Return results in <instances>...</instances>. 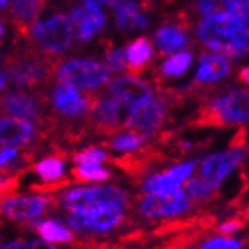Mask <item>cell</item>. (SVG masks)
<instances>
[{
    "instance_id": "6da1fadb",
    "label": "cell",
    "mask_w": 249,
    "mask_h": 249,
    "mask_svg": "<svg viewBox=\"0 0 249 249\" xmlns=\"http://www.w3.org/2000/svg\"><path fill=\"white\" fill-rule=\"evenodd\" d=\"M57 64L59 59L53 55L37 52L34 48H25L18 50V53H11L5 59L4 71L13 86L34 89L45 86L55 75Z\"/></svg>"
},
{
    "instance_id": "7a4b0ae2",
    "label": "cell",
    "mask_w": 249,
    "mask_h": 249,
    "mask_svg": "<svg viewBox=\"0 0 249 249\" xmlns=\"http://www.w3.org/2000/svg\"><path fill=\"white\" fill-rule=\"evenodd\" d=\"M249 121V91H228L199 107L189 121L194 128H223L228 124Z\"/></svg>"
},
{
    "instance_id": "3957f363",
    "label": "cell",
    "mask_w": 249,
    "mask_h": 249,
    "mask_svg": "<svg viewBox=\"0 0 249 249\" xmlns=\"http://www.w3.org/2000/svg\"><path fill=\"white\" fill-rule=\"evenodd\" d=\"M55 205L64 208L68 213L86 212L93 208L114 207L128 210L132 205V197L126 191L116 185H93V187H77L64 191L59 197H55Z\"/></svg>"
},
{
    "instance_id": "277c9868",
    "label": "cell",
    "mask_w": 249,
    "mask_h": 249,
    "mask_svg": "<svg viewBox=\"0 0 249 249\" xmlns=\"http://www.w3.org/2000/svg\"><path fill=\"white\" fill-rule=\"evenodd\" d=\"M244 31H248V27L239 11H226L205 16L197 25V39L210 48V52L228 57L233 39Z\"/></svg>"
},
{
    "instance_id": "5b68a950",
    "label": "cell",
    "mask_w": 249,
    "mask_h": 249,
    "mask_svg": "<svg viewBox=\"0 0 249 249\" xmlns=\"http://www.w3.org/2000/svg\"><path fill=\"white\" fill-rule=\"evenodd\" d=\"M55 80L82 91H96L110 80V70L93 59H68L59 61L55 68Z\"/></svg>"
},
{
    "instance_id": "8992f818",
    "label": "cell",
    "mask_w": 249,
    "mask_h": 249,
    "mask_svg": "<svg viewBox=\"0 0 249 249\" xmlns=\"http://www.w3.org/2000/svg\"><path fill=\"white\" fill-rule=\"evenodd\" d=\"M126 221V210L114 207H102L86 212L68 213L66 223L71 231L84 235H105L123 226Z\"/></svg>"
},
{
    "instance_id": "52a82bcc",
    "label": "cell",
    "mask_w": 249,
    "mask_h": 249,
    "mask_svg": "<svg viewBox=\"0 0 249 249\" xmlns=\"http://www.w3.org/2000/svg\"><path fill=\"white\" fill-rule=\"evenodd\" d=\"M31 37L39 50L48 55H57L71 47L73 31L66 15H53L43 21H36L31 29Z\"/></svg>"
},
{
    "instance_id": "ba28073f",
    "label": "cell",
    "mask_w": 249,
    "mask_h": 249,
    "mask_svg": "<svg viewBox=\"0 0 249 249\" xmlns=\"http://www.w3.org/2000/svg\"><path fill=\"white\" fill-rule=\"evenodd\" d=\"M169 107H171L169 102L160 94L153 96L146 104L130 109L124 118V132H134L142 135L144 139H150L164 124Z\"/></svg>"
},
{
    "instance_id": "9c48e42d",
    "label": "cell",
    "mask_w": 249,
    "mask_h": 249,
    "mask_svg": "<svg viewBox=\"0 0 249 249\" xmlns=\"http://www.w3.org/2000/svg\"><path fill=\"white\" fill-rule=\"evenodd\" d=\"M53 207H57L55 197L47 194L7 196L0 199V215L16 223H34Z\"/></svg>"
},
{
    "instance_id": "30bf717a",
    "label": "cell",
    "mask_w": 249,
    "mask_h": 249,
    "mask_svg": "<svg viewBox=\"0 0 249 249\" xmlns=\"http://www.w3.org/2000/svg\"><path fill=\"white\" fill-rule=\"evenodd\" d=\"M192 199L180 189L169 196H155V194H144L139 199L137 210L144 219H173L183 215L192 208Z\"/></svg>"
},
{
    "instance_id": "8fae6325",
    "label": "cell",
    "mask_w": 249,
    "mask_h": 249,
    "mask_svg": "<svg viewBox=\"0 0 249 249\" xmlns=\"http://www.w3.org/2000/svg\"><path fill=\"white\" fill-rule=\"evenodd\" d=\"M94 98L96 93L93 91L80 93V89L64 84H57L50 93V104L53 110L68 120H82L84 116H88Z\"/></svg>"
},
{
    "instance_id": "7c38bea8",
    "label": "cell",
    "mask_w": 249,
    "mask_h": 249,
    "mask_svg": "<svg viewBox=\"0 0 249 249\" xmlns=\"http://www.w3.org/2000/svg\"><path fill=\"white\" fill-rule=\"evenodd\" d=\"M123 105L114 100L112 96L96 94L93 102V107L89 110L88 124L96 130V134L104 137H112L124 130V120H121Z\"/></svg>"
},
{
    "instance_id": "4fadbf2b",
    "label": "cell",
    "mask_w": 249,
    "mask_h": 249,
    "mask_svg": "<svg viewBox=\"0 0 249 249\" xmlns=\"http://www.w3.org/2000/svg\"><path fill=\"white\" fill-rule=\"evenodd\" d=\"M0 112H5L11 118L37 121L39 124L47 121L45 100L39 94L23 93V91H7L0 94Z\"/></svg>"
},
{
    "instance_id": "5bb4252c",
    "label": "cell",
    "mask_w": 249,
    "mask_h": 249,
    "mask_svg": "<svg viewBox=\"0 0 249 249\" xmlns=\"http://www.w3.org/2000/svg\"><path fill=\"white\" fill-rule=\"evenodd\" d=\"M248 157V150H230L224 153H213L208 155L201 162L199 167V177L205 180L210 187L219 189V185L224 182V178L230 173L235 171Z\"/></svg>"
},
{
    "instance_id": "9a60e30c",
    "label": "cell",
    "mask_w": 249,
    "mask_h": 249,
    "mask_svg": "<svg viewBox=\"0 0 249 249\" xmlns=\"http://www.w3.org/2000/svg\"><path fill=\"white\" fill-rule=\"evenodd\" d=\"M107 94L118 100L123 105V109L126 107L130 110L153 98V89L142 78L128 75V77H120L110 80L109 88H107Z\"/></svg>"
},
{
    "instance_id": "2e32d148",
    "label": "cell",
    "mask_w": 249,
    "mask_h": 249,
    "mask_svg": "<svg viewBox=\"0 0 249 249\" xmlns=\"http://www.w3.org/2000/svg\"><path fill=\"white\" fill-rule=\"evenodd\" d=\"M173 21H167L160 29L155 32V47L157 53L164 57V55H173L177 52H182L187 47H191L189 36H187V29H189V20L183 13L177 15Z\"/></svg>"
},
{
    "instance_id": "e0dca14e",
    "label": "cell",
    "mask_w": 249,
    "mask_h": 249,
    "mask_svg": "<svg viewBox=\"0 0 249 249\" xmlns=\"http://www.w3.org/2000/svg\"><path fill=\"white\" fill-rule=\"evenodd\" d=\"M48 0H11L9 20L15 27L16 36L21 39L31 37V29L37 21Z\"/></svg>"
},
{
    "instance_id": "ac0fdd59",
    "label": "cell",
    "mask_w": 249,
    "mask_h": 249,
    "mask_svg": "<svg viewBox=\"0 0 249 249\" xmlns=\"http://www.w3.org/2000/svg\"><path fill=\"white\" fill-rule=\"evenodd\" d=\"M231 64L230 59L215 52H203L199 55V68L194 77V86H208L212 82L223 80L230 75Z\"/></svg>"
},
{
    "instance_id": "d6986e66",
    "label": "cell",
    "mask_w": 249,
    "mask_h": 249,
    "mask_svg": "<svg viewBox=\"0 0 249 249\" xmlns=\"http://www.w3.org/2000/svg\"><path fill=\"white\" fill-rule=\"evenodd\" d=\"M36 135V124L20 118H0V144L16 148L29 144Z\"/></svg>"
},
{
    "instance_id": "ffe728a7",
    "label": "cell",
    "mask_w": 249,
    "mask_h": 249,
    "mask_svg": "<svg viewBox=\"0 0 249 249\" xmlns=\"http://www.w3.org/2000/svg\"><path fill=\"white\" fill-rule=\"evenodd\" d=\"M124 55H126V71L132 77H137L146 70H150L155 50L148 37H137L124 48Z\"/></svg>"
},
{
    "instance_id": "44dd1931",
    "label": "cell",
    "mask_w": 249,
    "mask_h": 249,
    "mask_svg": "<svg viewBox=\"0 0 249 249\" xmlns=\"http://www.w3.org/2000/svg\"><path fill=\"white\" fill-rule=\"evenodd\" d=\"M116 23L123 31H137L148 25L146 16L141 13L139 4L134 0H116L114 2Z\"/></svg>"
},
{
    "instance_id": "7402d4cb",
    "label": "cell",
    "mask_w": 249,
    "mask_h": 249,
    "mask_svg": "<svg viewBox=\"0 0 249 249\" xmlns=\"http://www.w3.org/2000/svg\"><path fill=\"white\" fill-rule=\"evenodd\" d=\"M39 239L47 240L50 244H70L75 242V233L71 230L64 226L57 219H43L32 224Z\"/></svg>"
},
{
    "instance_id": "603a6c76",
    "label": "cell",
    "mask_w": 249,
    "mask_h": 249,
    "mask_svg": "<svg viewBox=\"0 0 249 249\" xmlns=\"http://www.w3.org/2000/svg\"><path fill=\"white\" fill-rule=\"evenodd\" d=\"M183 183L180 180L173 177L171 171L166 169V171L160 173H153L146 178L144 182L141 183V189L144 194H155V196H169V194H175L182 189Z\"/></svg>"
},
{
    "instance_id": "cb8c5ba5",
    "label": "cell",
    "mask_w": 249,
    "mask_h": 249,
    "mask_svg": "<svg viewBox=\"0 0 249 249\" xmlns=\"http://www.w3.org/2000/svg\"><path fill=\"white\" fill-rule=\"evenodd\" d=\"M192 64V53L189 50H182V52L173 53L171 57L162 62V66L159 68V73L155 75L157 86H160L167 78H178L182 77L183 73L191 68Z\"/></svg>"
},
{
    "instance_id": "d4e9b609",
    "label": "cell",
    "mask_w": 249,
    "mask_h": 249,
    "mask_svg": "<svg viewBox=\"0 0 249 249\" xmlns=\"http://www.w3.org/2000/svg\"><path fill=\"white\" fill-rule=\"evenodd\" d=\"M64 159H66V155H62V153L50 155L39 160L37 164H34L32 171L41 178V183L57 182V180L64 178Z\"/></svg>"
},
{
    "instance_id": "484cf974",
    "label": "cell",
    "mask_w": 249,
    "mask_h": 249,
    "mask_svg": "<svg viewBox=\"0 0 249 249\" xmlns=\"http://www.w3.org/2000/svg\"><path fill=\"white\" fill-rule=\"evenodd\" d=\"M185 194L192 199V203H208L219 197L217 189L208 185L201 177H191L182 185Z\"/></svg>"
},
{
    "instance_id": "4316f807",
    "label": "cell",
    "mask_w": 249,
    "mask_h": 249,
    "mask_svg": "<svg viewBox=\"0 0 249 249\" xmlns=\"http://www.w3.org/2000/svg\"><path fill=\"white\" fill-rule=\"evenodd\" d=\"M110 173L102 166H75L71 169V182L89 183V182H104L109 180Z\"/></svg>"
},
{
    "instance_id": "83f0119b",
    "label": "cell",
    "mask_w": 249,
    "mask_h": 249,
    "mask_svg": "<svg viewBox=\"0 0 249 249\" xmlns=\"http://www.w3.org/2000/svg\"><path fill=\"white\" fill-rule=\"evenodd\" d=\"M148 139H144L142 135L139 134H134V132H124V134L118 135L114 139H107L104 141L105 146H109L112 150H118V151H134L141 146H144V142Z\"/></svg>"
},
{
    "instance_id": "f1b7e54d",
    "label": "cell",
    "mask_w": 249,
    "mask_h": 249,
    "mask_svg": "<svg viewBox=\"0 0 249 249\" xmlns=\"http://www.w3.org/2000/svg\"><path fill=\"white\" fill-rule=\"evenodd\" d=\"M104 53L107 68L110 71L121 73L126 71V55H124V48H116L112 39H105L104 41Z\"/></svg>"
},
{
    "instance_id": "f546056e",
    "label": "cell",
    "mask_w": 249,
    "mask_h": 249,
    "mask_svg": "<svg viewBox=\"0 0 249 249\" xmlns=\"http://www.w3.org/2000/svg\"><path fill=\"white\" fill-rule=\"evenodd\" d=\"M71 159L77 166H102V162L110 160L109 155L102 148H96V146H91V148H86L82 151H77Z\"/></svg>"
},
{
    "instance_id": "4dcf8cb0",
    "label": "cell",
    "mask_w": 249,
    "mask_h": 249,
    "mask_svg": "<svg viewBox=\"0 0 249 249\" xmlns=\"http://www.w3.org/2000/svg\"><path fill=\"white\" fill-rule=\"evenodd\" d=\"M249 221V207L244 208V210H240L237 215H233V217L226 219L224 223L217 224L215 226V231H217L219 235H223V237H230V235L237 233L239 230H242L248 224Z\"/></svg>"
},
{
    "instance_id": "1f68e13d",
    "label": "cell",
    "mask_w": 249,
    "mask_h": 249,
    "mask_svg": "<svg viewBox=\"0 0 249 249\" xmlns=\"http://www.w3.org/2000/svg\"><path fill=\"white\" fill-rule=\"evenodd\" d=\"M196 5H197V11H199L203 16H212V15H219V13L230 11L226 0H197Z\"/></svg>"
},
{
    "instance_id": "d6a6232c",
    "label": "cell",
    "mask_w": 249,
    "mask_h": 249,
    "mask_svg": "<svg viewBox=\"0 0 249 249\" xmlns=\"http://www.w3.org/2000/svg\"><path fill=\"white\" fill-rule=\"evenodd\" d=\"M199 249H242V242L235 239H230V237H212V239L205 240Z\"/></svg>"
},
{
    "instance_id": "836d02e7",
    "label": "cell",
    "mask_w": 249,
    "mask_h": 249,
    "mask_svg": "<svg viewBox=\"0 0 249 249\" xmlns=\"http://www.w3.org/2000/svg\"><path fill=\"white\" fill-rule=\"evenodd\" d=\"M20 180H21V173L0 177V199H4V197H7V196H13V192L20 185Z\"/></svg>"
},
{
    "instance_id": "e575fe53",
    "label": "cell",
    "mask_w": 249,
    "mask_h": 249,
    "mask_svg": "<svg viewBox=\"0 0 249 249\" xmlns=\"http://www.w3.org/2000/svg\"><path fill=\"white\" fill-rule=\"evenodd\" d=\"M18 157H20V153H18L16 148H9V146H5L4 150L0 151V171H4L5 167L9 166L13 160H16Z\"/></svg>"
},
{
    "instance_id": "d590c367",
    "label": "cell",
    "mask_w": 249,
    "mask_h": 249,
    "mask_svg": "<svg viewBox=\"0 0 249 249\" xmlns=\"http://www.w3.org/2000/svg\"><path fill=\"white\" fill-rule=\"evenodd\" d=\"M0 249H31V240L16 239L7 240V242H0Z\"/></svg>"
},
{
    "instance_id": "8d00e7d4",
    "label": "cell",
    "mask_w": 249,
    "mask_h": 249,
    "mask_svg": "<svg viewBox=\"0 0 249 249\" xmlns=\"http://www.w3.org/2000/svg\"><path fill=\"white\" fill-rule=\"evenodd\" d=\"M230 11H244L249 7V0H226Z\"/></svg>"
},
{
    "instance_id": "74e56055",
    "label": "cell",
    "mask_w": 249,
    "mask_h": 249,
    "mask_svg": "<svg viewBox=\"0 0 249 249\" xmlns=\"http://www.w3.org/2000/svg\"><path fill=\"white\" fill-rule=\"evenodd\" d=\"M31 249H57V248L53 244H50V242H47V240L34 239V240H31Z\"/></svg>"
},
{
    "instance_id": "f35d334b",
    "label": "cell",
    "mask_w": 249,
    "mask_h": 249,
    "mask_svg": "<svg viewBox=\"0 0 249 249\" xmlns=\"http://www.w3.org/2000/svg\"><path fill=\"white\" fill-rule=\"evenodd\" d=\"M237 80H239L240 84H246V86H249V66L242 68V70L237 73Z\"/></svg>"
},
{
    "instance_id": "ab89813d",
    "label": "cell",
    "mask_w": 249,
    "mask_h": 249,
    "mask_svg": "<svg viewBox=\"0 0 249 249\" xmlns=\"http://www.w3.org/2000/svg\"><path fill=\"white\" fill-rule=\"evenodd\" d=\"M7 86V73L4 71V70H0V91Z\"/></svg>"
},
{
    "instance_id": "60d3db41",
    "label": "cell",
    "mask_w": 249,
    "mask_h": 249,
    "mask_svg": "<svg viewBox=\"0 0 249 249\" xmlns=\"http://www.w3.org/2000/svg\"><path fill=\"white\" fill-rule=\"evenodd\" d=\"M4 36H5V27H4V23L0 21V43L4 41Z\"/></svg>"
},
{
    "instance_id": "b9f144b4",
    "label": "cell",
    "mask_w": 249,
    "mask_h": 249,
    "mask_svg": "<svg viewBox=\"0 0 249 249\" xmlns=\"http://www.w3.org/2000/svg\"><path fill=\"white\" fill-rule=\"evenodd\" d=\"M9 2H11V0H0V11H2V9H4V7H5V5H7V4H9Z\"/></svg>"
},
{
    "instance_id": "7bdbcfd3",
    "label": "cell",
    "mask_w": 249,
    "mask_h": 249,
    "mask_svg": "<svg viewBox=\"0 0 249 249\" xmlns=\"http://www.w3.org/2000/svg\"><path fill=\"white\" fill-rule=\"evenodd\" d=\"M96 2H107V0H96Z\"/></svg>"
}]
</instances>
